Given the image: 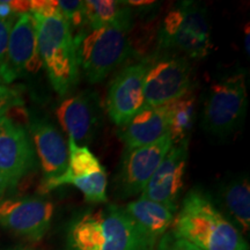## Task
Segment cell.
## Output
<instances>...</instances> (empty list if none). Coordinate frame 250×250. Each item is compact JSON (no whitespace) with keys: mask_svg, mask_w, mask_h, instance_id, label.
I'll return each instance as SVG.
<instances>
[{"mask_svg":"<svg viewBox=\"0 0 250 250\" xmlns=\"http://www.w3.org/2000/svg\"><path fill=\"white\" fill-rule=\"evenodd\" d=\"M147 62L123 68L111 81L107 95V111L112 123L122 127L145 105L144 78Z\"/></svg>","mask_w":250,"mask_h":250,"instance_id":"15","label":"cell"},{"mask_svg":"<svg viewBox=\"0 0 250 250\" xmlns=\"http://www.w3.org/2000/svg\"><path fill=\"white\" fill-rule=\"evenodd\" d=\"M36 162L26 127L8 116L0 118V197L14 191L21 181L35 170Z\"/></svg>","mask_w":250,"mask_h":250,"instance_id":"8","label":"cell"},{"mask_svg":"<svg viewBox=\"0 0 250 250\" xmlns=\"http://www.w3.org/2000/svg\"><path fill=\"white\" fill-rule=\"evenodd\" d=\"M171 146L173 142L167 133L149 145L126 149L115 179L118 191L123 196L142 193Z\"/></svg>","mask_w":250,"mask_h":250,"instance_id":"12","label":"cell"},{"mask_svg":"<svg viewBox=\"0 0 250 250\" xmlns=\"http://www.w3.org/2000/svg\"><path fill=\"white\" fill-rule=\"evenodd\" d=\"M249 36H250V30H249V23H247L245 28V50L247 55L250 54L249 51Z\"/></svg>","mask_w":250,"mask_h":250,"instance_id":"27","label":"cell"},{"mask_svg":"<svg viewBox=\"0 0 250 250\" xmlns=\"http://www.w3.org/2000/svg\"><path fill=\"white\" fill-rule=\"evenodd\" d=\"M23 100L17 88L0 85V118L6 116L9 110L15 107H21Z\"/></svg>","mask_w":250,"mask_h":250,"instance_id":"23","label":"cell"},{"mask_svg":"<svg viewBox=\"0 0 250 250\" xmlns=\"http://www.w3.org/2000/svg\"><path fill=\"white\" fill-rule=\"evenodd\" d=\"M15 21H5L0 19V66L4 62L6 52H7L9 34Z\"/></svg>","mask_w":250,"mask_h":250,"instance_id":"25","label":"cell"},{"mask_svg":"<svg viewBox=\"0 0 250 250\" xmlns=\"http://www.w3.org/2000/svg\"><path fill=\"white\" fill-rule=\"evenodd\" d=\"M170 102L156 107L144 108L126 124L120 127L118 137L126 149L149 145L168 133Z\"/></svg>","mask_w":250,"mask_h":250,"instance_id":"17","label":"cell"},{"mask_svg":"<svg viewBox=\"0 0 250 250\" xmlns=\"http://www.w3.org/2000/svg\"><path fill=\"white\" fill-rule=\"evenodd\" d=\"M196 120V96L188 93L170 102L168 134L173 145L189 139Z\"/></svg>","mask_w":250,"mask_h":250,"instance_id":"21","label":"cell"},{"mask_svg":"<svg viewBox=\"0 0 250 250\" xmlns=\"http://www.w3.org/2000/svg\"><path fill=\"white\" fill-rule=\"evenodd\" d=\"M247 112V83L241 73L217 81L208 89L202 126L208 133L226 137L241 126Z\"/></svg>","mask_w":250,"mask_h":250,"instance_id":"6","label":"cell"},{"mask_svg":"<svg viewBox=\"0 0 250 250\" xmlns=\"http://www.w3.org/2000/svg\"><path fill=\"white\" fill-rule=\"evenodd\" d=\"M83 14L86 29H98L115 24L132 26V12L126 1L86 0L83 1Z\"/></svg>","mask_w":250,"mask_h":250,"instance_id":"20","label":"cell"},{"mask_svg":"<svg viewBox=\"0 0 250 250\" xmlns=\"http://www.w3.org/2000/svg\"><path fill=\"white\" fill-rule=\"evenodd\" d=\"M68 166L56 179L42 181L40 191L46 193L62 186H73L83 192L87 203H107V171L88 146H78L68 138Z\"/></svg>","mask_w":250,"mask_h":250,"instance_id":"7","label":"cell"},{"mask_svg":"<svg viewBox=\"0 0 250 250\" xmlns=\"http://www.w3.org/2000/svg\"><path fill=\"white\" fill-rule=\"evenodd\" d=\"M191 66L184 56L166 54L147 62L144 78L145 105L156 107L190 93Z\"/></svg>","mask_w":250,"mask_h":250,"instance_id":"9","label":"cell"},{"mask_svg":"<svg viewBox=\"0 0 250 250\" xmlns=\"http://www.w3.org/2000/svg\"><path fill=\"white\" fill-rule=\"evenodd\" d=\"M154 250H199L186 240L175 235L173 232H167L161 237Z\"/></svg>","mask_w":250,"mask_h":250,"instance_id":"24","label":"cell"},{"mask_svg":"<svg viewBox=\"0 0 250 250\" xmlns=\"http://www.w3.org/2000/svg\"><path fill=\"white\" fill-rule=\"evenodd\" d=\"M35 20L37 46L52 88L67 95L79 80L74 35L55 0H33L30 12Z\"/></svg>","mask_w":250,"mask_h":250,"instance_id":"1","label":"cell"},{"mask_svg":"<svg viewBox=\"0 0 250 250\" xmlns=\"http://www.w3.org/2000/svg\"><path fill=\"white\" fill-rule=\"evenodd\" d=\"M23 250H24V249H23Z\"/></svg>","mask_w":250,"mask_h":250,"instance_id":"30","label":"cell"},{"mask_svg":"<svg viewBox=\"0 0 250 250\" xmlns=\"http://www.w3.org/2000/svg\"><path fill=\"white\" fill-rule=\"evenodd\" d=\"M130 28L115 24L74 35L78 64L90 83H101L127 57Z\"/></svg>","mask_w":250,"mask_h":250,"instance_id":"4","label":"cell"},{"mask_svg":"<svg viewBox=\"0 0 250 250\" xmlns=\"http://www.w3.org/2000/svg\"><path fill=\"white\" fill-rule=\"evenodd\" d=\"M124 208L136 227L143 250H154L175 218V213L167 206L140 197Z\"/></svg>","mask_w":250,"mask_h":250,"instance_id":"18","label":"cell"},{"mask_svg":"<svg viewBox=\"0 0 250 250\" xmlns=\"http://www.w3.org/2000/svg\"><path fill=\"white\" fill-rule=\"evenodd\" d=\"M57 120L78 146H88L101 123L99 96L90 90L67 96L56 109Z\"/></svg>","mask_w":250,"mask_h":250,"instance_id":"14","label":"cell"},{"mask_svg":"<svg viewBox=\"0 0 250 250\" xmlns=\"http://www.w3.org/2000/svg\"><path fill=\"white\" fill-rule=\"evenodd\" d=\"M0 83H1V81H0Z\"/></svg>","mask_w":250,"mask_h":250,"instance_id":"29","label":"cell"},{"mask_svg":"<svg viewBox=\"0 0 250 250\" xmlns=\"http://www.w3.org/2000/svg\"><path fill=\"white\" fill-rule=\"evenodd\" d=\"M55 206L37 197L0 201V226L29 241L37 242L48 233Z\"/></svg>","mask_w":250,"mask_h":250,"instance_id":"11","label":"cell"},{"mask_svg":"<svg viewBox=\"0 0 250 250\" xmlns=\"http://www.w3.org/2000/svg\"><path fill=\"white\" fill-rule=\"evenodd\" d=\"M159 48L176 50L186 58L201 59L212 49L211 26L199 2L182 1L166 15L158 35Z\"/></svg>","mask_w":250,"mask_h":250,"instance_id":"5","label":"cell"},{"mask_svg":"<svg viewBox=\"0 0 250 250\" xmlns=\"http://www.w3.org/2000/svg\"><path fill=\"white\" fill-rule=\"evenodd\" d=\"M68 250H143L136 227L122 206L80 214L68 226Z\"/></svg>","mask_w":250,"mask_h":250,"instance_id":"3","label":"cell"},{"mask_svg":"<svg viewBox=\"0 0 250 250\" xmlns=\"http://www.w3.org/2000/svg\"><path fill=\"white\" fill-rule=\"evenodd\" d=\"M173 232L199 250H249L245 236L199 189L184 197Z\"/></svg>","mask_w":250,"mask_h":250,"instance_id":"2","label":"cell"},{"mask_svg":"<svg viewBox=\"0 0 250 250\" xmlns=\"http://www.w3.org/2000/svg\"><path fill=\"white\" fill-rule=\"evenodd\" d=\"M57 7L66 20L71 30L77 29L78 33L86 29L85 14H83V1L80 0H58ZM77 33V34H78Z\"/></svg>","mask_w":250,"mask_h":250,"instance_id":"22","label":"cell"},{"mask_svg":"<svg viewBox=\"0 0 250 250\" xmlns=\"http://www.w3.org/2000/svg\"><path fill=\"white\" fill-rule=\"evenodd\" d=\"M189 139L175 144L156 168L143 190L140 198L167 206L174 213L179 208V199L184 186Z\"/></svg>","mask_w":250,"mask_h":250,"instance_id":"13","label":"cell"},{"mask_svg":"<svg viewBox=\"0 0 250 250\" xmlns=\"http://www.w3.org/2000/svg\"><path fill=\"white\" fill-rule=\"evenodd\" d=\"M34 149L43 170V181L59 177L68 166V146L57 127L45 118H33L29 130Z\"/></svg>","mask_w":250,"mask_h":250,"instance_id":"16","label":"cell"},{"mask_svg":"<svg viewBox=\"0 0 250 250\" xmlns=\"http://www.w3.org/2000/svg\"><path fill=\"white\" fill-rule=\"evenodd\" d=\"M220 198L228 217L242 235L250 227V187L247 175L227 182L220 190Z\"/></svg>","mask_w":250,"mask_h":250,"instance_id":"19","label":"cell"},{"mask_svg":"<svg viewBox=\"0 0 250 250\" xmlns=\"http://www.w3.org/2000/svg\"><path fill=\"white\" fill-rule=\"evenodd\" d=\"M18 18L12 8L11 0H0V19L5 21H17Z\"/></svg>","mask_w":250,"mask_h":250,"instance_id":"26","label":"cell"},{"mask_svg":"<svg viewBox=\"0 0 250 250\" xmlns=\"http://www.w3.org/2000/svg\"><path fill=\"white\" fill-rule=\"evenodd\" d=\"M42 66L35 20L30 13L21 14L9 34L7 52L0 66V81L11 83L26 74L36 73Z\"/></svg>","mask_w":250,"mask_h":250,"instance_id":"10","label":"cell"},{"mask_svg":"<svg viewBox=\"0 0 250 250\" xmlns=\"http://www.w3.org/2000/svg\"><path fill=\"white\" fill-rule=\"evenodd\" d=\"M126 4L130 6H146V5H153V1H126Z\"/></svg>","mask_w":250,"mask_h":250,"instance_id":"28","label":"cell"}]
</instances>
